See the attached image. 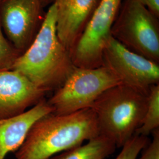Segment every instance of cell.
Returning <instances> with one entry per match:
<instances>
[{
    "label": "cell",
    "instance_id": "6da1fadb",
    "mask_svg": "<svg viewBox=\"0 0 159 159\" xmlns=\"http://www.w3.org/2000/svg\"><path fill=\"white\" fill-rule=\"evenodd\" d=\"M100 135L91 108L72 113H51L37 120L29 131L16 159H50Z\"/></svg>",
    "mask_w": 159,
    "mask_h": 159
},
{
    "label": "cell",
    "instance_id": "7a4b0ae2",
    "mask_svg": "<svg viewBox=\"0 0 159 159\" xmlns=\"http://www.w3.org/2000/svg\"><path fill=\"white\" fill-rule=\"evenodd\" d=\"M74 67L70 52L57 36L54 2L34 41L17 58L11 70L21 73L47 94L63 85Z\"/></svg>",
    "mask_w": 159,
    "mask_h": 159
},
{
    "label": "cell",
    "instance_id": "3957f363",
    "mask_svg": "<svg viewBox=\"0 0 159 159\" xmlns=\"http://www.w3.org/2000/svg\"><path fill=\"white\" fill-rule=\"evenodd\" d=\"M148 102V93L123 84L104 92L91 107L100 135L122 148L142 125Z\"/></svg>",
    "mask_w": 159,
    "mask_h": 159
},
{
    "label": "cell",
    "instance_id": "277c9868",
    "mask_svg": "<svg viewBox=\"0 0 159 159\" xmlns=\"http://www.w3.org/2000/svg\"><path fill=\"white\" fill-rule=\"evenodd\" d=\"M110 34L130 51L159 64V18L146 7L123 0Z\"/></svg>",
    "mask_w": 159,
    "mask_h": 159
},
{
    "label": "cell",
    "instance_id": "5b68a950",
    "mask_svg": "<svg viewBox=\"0 0 159 159\" xmlns=\"http://www.w3.org/2000/svg\"><path fill=\"white\" fill-rule=\"evenodd\" d=\"M122 84L106 67L93 68L75 67L60 88L47 100L52 113L66 114L91 108L104 92Z\"/></svg>",
    "mask_w": 159,
    "mask_h": 159
},
{
    "label": "cell",
    "instance_id": "8992f818",
    "mask_svg": "<svg viewBox=\"0 0 159 159\" xmlns=\"http://www.w3.org/2000/svg\"><path fill=\"white\" fill-rule=\"evenodd\" d=\"M123 0H100L83 33L70 53L75 67L102 66V51Z\"/></svg>",
    "mask_w": 159,
    "mask_h": 159
},
{
    "label": "cell",
    "instance_id": "52a82bcc",
    "mask_svg": "<svg viewBox=\"0 0 159 159\" xmlns=\"http://www.w3.org/2000/svg\"><path fill=\"white\" fill-rule=\"evenodd\" d=\"M102 66L108 68L123 84L148 93L159 84V65L126 48L113 37L102 51Z\"/></svg>",
    "mask_w": 159,
    "mask_h": 159
},
{
    "label": "cell",
    "instance_id": "ba28073f",
    "mask_svg": "<svg viewBox=\"0 0 159 159\" xmlns=\"http://www.w3.org/2000/svg\"><path fill=\"white\" fill-rule=\"evenodd\" d=\"M43 7L40 0H1L0 2L1 29L21 54L31 44L40 30L45 17Z\"/></svg>",
    "mask_w": 159,
    "mask_h": 159
},
{
    "label": "cell",
    "instance_id": "9c48e42d",
    "mask_svg": "<svg viewBox=\"0 0 159 159\" xmlns=\"http://www.w3.org/2000/svg\"><path fill=\"white\" fill-rule=\"evenodd\" d=\"M46 94L16 71H0V119L23 113L45 98Z\"/></svg>",
    "mask_w": 159,
    "mask_h": 159
},
{
    "label": "cell",
    "instance_id": "30bf717a",
    "mask_svg": "<svg viewBox=\"0 0 159 159\" xmlns=\"http://www.w3.org/2000/svg\"><path fill=\"white\" fill-rule=\"evenodd\" d=\"M54 2L56 7L57 36L71 53L100 0H55Z\"/></svg>",
    "mask_w": 159,
    "mask_h": 159
},
{
    "label": "cell",
    "instance_id": "8fae6325",
    "mask_svg": "<svg viewBox=\"0 0 159 159\" xmlns=\"http://www.w3.org/2000/svg\"><path fill=\"white\" fill-rule=\"evenodd\" d=\"M53 112L52 107L44 98L23 113L0 119V159H5L9 153L17 151L34 123Z\"/></svg>",
    "mask_w": 159,
    "mask_h": 159
},
{
    "label": "cell",
    "instance_id": "7c38bea8",
    "mask_svg": "<svg viewBox=\"0 0 159 159\" xmlns=\"http://www.w3.org/2000/svg\"><path fill=\"white\" fill-rule=\"evenodd\" d=\"M116 148L115 143L107 137L99 135L85 144L71 148L50 159H106Z\"/></svg>",
    "mask_w": 159,
    "mask_h": 159
},
{
    "label": "cell",
    "instance_id": "4fadbf2b",
    "mask_svg": "<svg viewBox=\"0 0 159 159\" xmlns=\"http://www.w3.org/2000/svg\"><path fill=\"white\" fill-rule=\"evenodd\" d=\"M159 129V84L150 87L148 93V106L142 124L134 135L148 137Z\"/></svg>",
    "mask_w": 159,
    "mask_h": 159
},
{
    "label": "cell",
    "instance_id": "5bb4252c",
    "mask_svg": "<svg viewBox=\"0 0 159 159\" xmlns=\"http://www.w3.org/2000/svg\"><path fill=\"white\" fill-rule=\"evenodd\" d=\"M21 54L6 38L0 25V71L11 70Z\"/></svg>",
    "mask_w": 159,
    "mask_h": 159
},
{
    "label": "cell",
    "instance_id": "9a60e30c",
    "mask_svg": "<svg viewBox=\"0 0 159 159\" xmlns=\"http://www.w3.org/2000/svg\"><path fill=\"white\" fill-rule=\"evenodd\" d=\"M150 141L148 137L134 135L121 148V152L116 159H136L142 150Z\"/></svg>",
    "mask_w": 159,
    "mask_h": 159
},
{
    "label": "cell",
    "instance_id": "2e32d148",
    "mask_svg": "<svg viewBox=\"0 0 159 159\" xmlns=\"http://www.w3.org/2000/svg\"><path fill=\"white\" fill-rule=\"evenodd\" d=\"M153 139L143 148L141 156L136 159H159V129L152 133Z\"/></svg>",
    "mask_w": 159,
    "mask_h": 159
},
{
    "label": "cell",
    "instance_id": "e0dca14e",
    "mask_svg": "<svg viewBox=\"0 0 159 159\" xmlns=\"http://www.w3.org/2000/svg\"><path fill=\"white\" fill-rule=\"evenodd\" d=\"M146 7L154 16L159 18V0H132Z\"/></svg>",
    "mask_w": 159,
    "mask_h": 159
},
{
    "label": "cell",
    "instance_id": "ac0fdd59",
    "mask_svg": "<svg viewBox=\"0 0 159 159\" xmlns=\"http://www.w3.org/2000/svg\"><path fill=\"white\" fill-rule=\"evenodd\" d=\"M41 2V4L43 7L47 6L51 3H53L55 0H40Z\"/></svg>",
    "mask_w": 159,
    "mask_h": 159
},
{
    "label": "cell",
    "instance_id": "d6986e66",
    "mask_svg": "<svg viewBox=\"0 0 159 159\" xmlns=\"http://www.w3.org/2000/svg\"><path fill=\"white\" fill-rule=\"evenodd\" d=\"M1 0H0V2H1Z\"/></svg>",
    "mask_w": 159,
    "mask_h": 159
}]
</instances>
